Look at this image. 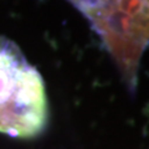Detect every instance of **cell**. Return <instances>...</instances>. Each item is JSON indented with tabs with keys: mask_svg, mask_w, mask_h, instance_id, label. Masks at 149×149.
Here are the masks:
<instances>
[{
	"mask_svg": "<svg viewBox=\"0 0 149 149\" xmlns=\"http://www.w3.org/2000/svg\"><path fill=\"white\" fill-rule=\"evenodd\" d=\"M47 119V98L39 71L16 45L0 37V132L32 138Z\"/></svg>",
	"mask_w": 149,
	"mask_h": 149,
	"instance_id": "1",
	"label": "cell"
}]
</instances>
